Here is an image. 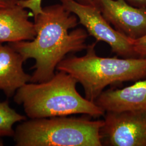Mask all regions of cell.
<instances>
[{"mask_svg":"<svg viewBox=\"0 0 146 146\" xmlns=\"http://www.w3.org/2000/svg\"><path fill=\"white\" fill-rule=\"evenodd\" d=\"M129 4L134 7L146 9V0H127Z\"/></svg>","mask_w":146,"mask_h":146,"instance_id":"14","label":"cell"},{"mask_svg":"<svg viewBox=\"0 0 146 146\" xmlns=\"http://www.w3.org/2000/svg\"><path fill=\"white\" fill-rule=\"evenodd\" d=\"M84 5H94L92 0H75ZM42 0H21L17 2V4L23 8L30 9L34 16L42 13L43 8L41 7Z\"/></svg>","mask_w":146,"mask_h":146,"instance_id":"12","label":"cell"},{"mask_svg":"<svg viewBox=\"0 0 146 146\" xmlns=\"http://www.w3.org/2000/svg\"><path fill=\"white\" fill-rule=\"evenodd\" d=\"M17 1H21V0H17Z\"/></svg>","mask_w":146,"mask_h":146,"instance_id":"16","label":"cell"},{"mask_svg":"<svg viewBox=\"0 0 146 146\" xmlns=\"http://www.w3.org/2000/svg\"><path fill=\"white\" fill-rule=\"evenodd\" d=\"M95 103L105 113L146 110V78L123 88L104 90Z\"/></svg>","mask_w":146,"mask_h":146,"instance_id":"8","label":"cell"},{"mask_svg":"<svg viewBox=\"0 0 146 146\" xmlns=\"http://www.w3.org/2000/svg\"><path fill=\"white\" fill-rule=\"evenodd\" d=\"M78 83L71 75L59 71L47 81L25 84L17 90L14 100L22 105L30 119L74 114L94 118L104 116V110L79 94Z\"/></svg>","mask_w":146,"mask_h":146,"instance_id":"2","label":"cell"},{"mask_svg":"<svg viewBox=\"0 0 146 146\" xmlns=\"http://www.w3.org/2000/svg\"><path fill=\"white\" fill-rule=\"evenodd\" d=\"M17 0H0V8L7 7L17 3Z\"/></svg>","mask_w":146,"mask_h":146,"instance_id":"15","label":"cell"},{"mask_svg":"<svg viewBox=\"0 0 146 146\" xmlns=\"http://www.w3.org/2000/svg\"><path fill=\"white\" fill-rule=\"evenodd\" d=\"M17 3L0 8V43L32 41L36 36L28 12Z\"/></svg>","mask_w":146,"mask_h":146,"instance_id":"9","label":"cell"},{"mask_svg":"<svg viewBox=\"0 0 146 146\" xmlns=\"http://www.w3.org/2000/svg\"><path fill=\"white\" fill-rule=\"evenodd\" d=\"M60 1L67 10L78 17L79 23L98 41L107 43L118 56L135 57L132 39L111 26L95 5L81 4L75 0Z\"/></svg>","mask_w":146,"mask_h":146,"instance_id":"5","label":"cell"},{"mask_svg":"<svg viewBox=\"0 0 146 146\" xmlns=\"http://www.w3.org/2000/svg\"><path fill=\"white\" fill-rule=\"evenodd\" d=\"M24 62L21 54L9 44L0 43V90L8 98L31 82V75L25 73L22 67Z\"/></svg>","mask_w":146,"mask_h":146,"instance_id":"10","label":"cell"},{"mask_svg":"<svg viewBox=\"0 0 146 146\" xmlns=\"http://www.w3.org/2000/svg\"><path fill=\"white\" fill-rule=\"evenodd\" d=\"M96 43L82 56L64 58L56 67L71 75L84 88L85 98L95 102L106 87L146 78V58H104L97 55Z\"/></svg>","mask_w":146,"mask_h":146,"instance_id":"3","label":"cell"},{"mask_svg":"<svg viewBox=\"0 0 146 146\" xmlns=\"http://www.w3.org/2000/svg\"><path fill=\"white\" fill-rule=\"evenodd\" d=\"M132 45L135 57L146 58V34L139 38L132 39Z\"/></svg>","mask_w":146,"mask_h":146,"instance_id":"13","label":"cell"},{"mask_svg":"<svg viewBox=\"0 0 146 146\" xmlns=\"http://www.w3.org/2000/svg\"><path fill=\"white\" fill-rule=\"evenodd\" d=\"M100 135L102 145L146 146V110L106 112Z\"/></svg>","mask_w":146,"mask_h":146,"instance_id":"6","label":"cell"},{"mask_svg":"<svg viewBox=\"0 0 146 146\" xmlns=\"http://www.w3.org/2000/svg\"><path fill=\"white\" fill-rule=\"evenodd\" d=\"M34 24L36 36L33 40L9 44L25 61L29 58L35 60L31 82L40 83L52 78L58 63L68 54L86 49L88 34L81 28L69 32L78 25V19L62 5L43 8L42 13L34 16Z\"/></svg>","mask_w":146,"mask_h":146,"instance_id":"1","label":"cell"},{"mask_svg":"<svg viewBox=\"0 0 146 146\" xmlns=\"http://www.w3.org/2000/svg\"><path fill=\"white\" fill-rule=\"evenodd\" d=\"M26 120V117L17 113L9 106L8 101L0 102V145L3 137L14 136L13 125L17 122Z\"/></svg>","mask_w":146,"mask_h":146,"instance_id":"11","label":"cell"},{"mask_svg":"<svg viewBox=\"0 0 146 146\" xmlns=\"http://www.w3.org/2000/svg\"><path fill=\"white\" fill-rule=\"evenodd\" d=\"M105 19L116 31L135 40L146 34V9L125 0H92Z\"/></svg>","mask_w":146,"mask_h":146,"instance_id":"7","label":"cell"},{"mask_svg":"<svg viewBox=\"0 0 146 146\" xmlns=\"http://www.w3.org/2000/svg\"><path fill=\"white\" fill-rule=\"evenodd\" d=\"M104 123L67 116L31 119L17 126L14 138L17 146H102Z\"/></svg>","mask_w":146,"mask_h":146,"instance_id":"4","label":"cell"}]
</instances>
